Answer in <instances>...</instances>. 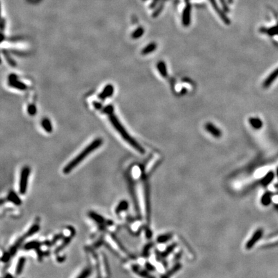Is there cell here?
<instances>
[{
  "mask_svg": "<svg viewBox=\"0 0 278 278\" xmlns=\"http://www.w3.org/2000/svg\"><path fill=\"white\" fill-rule=\"evenodd\" d=\"M103 144V140L101 139H97L92 142L88 146H86L80 153L78 154L73 160L64 167L63 173L65 174H68L73 171L79 164L89 155L94 151L96 149L99 148Z\"/></svg>",
  "mask_w": 278,
  "mask_h": 278,
  "instance_id": "1",
  "label": "cell"
},
{
  "mask_svg": "<svg viewBox=\"0 0 278 278\" xmlns=\"http://www.w3.org/2000/svg\"><path fill=\"white\" fill-rule=\"evenodd\" d=\"M109 119L111 122L113 126L115 128V130L119 133L121 136L122 137V139L126 142L127 143L132 147L134 149L137 150L138 152L140 153H144L145 151L139 143L134 140L132 137L130 135V134L125 130V129L123 127V125L119 121V120L117 119V117L113 113L109 115Z\"/></svg>",
  "mask_w": 278,
  "mask_h": 278,
  "instance_id": "2",
  "label": "cell"
},
{
  "mask_svg": "<svg viewBox=\"0 0 278 278\" xmlns=\"http://www.w3.org/2000/svg\"><path fill=\"white\" fill-rule=\"evenodd\" d=\"M30 173V169L28 166H25L21 169L19 185V191L21 194H25L26 193Z\"/></svg>",
  "mask_w": 278,
  "mask_h": 278,
  "instance_id": "3",
  "label": "cell"
},
{
  "mask_svg": "<svg viewBox=\"0 0 278 278\" xmlns=\"http://www.w3.org/2000/svg\"><path fill=\"white\" fill-rule=\"evenodd\" d=\"M263 235V230L262 229H257L249 240L247 242L245 245V248L247 250H250L253 248L257 242L262 238Z\"/></svg>",
  "mask_w": 278,
  "mask_h": 278,
  "instance_id": "4",
  "label": "cell"
},
{
  "mask_svg": "<svg viewBox=\"0 0 278 278\" xmlns=\"http://www.w3.org/2000/svg\"><path fill=\"white\" fill-rule=\"evenodd\" d=\"M8 83H9V85L13 88L21 89V90H25L27 89V86L25 84L23 83L22 82L19 81L17 80V77L14 74H11L8 78Z\"/></svg>",
  "mask_w": 278,
  "mask_h": 278,
  "instance_id": "5",
  "label": "cell"
},
{
  "mask_svg": "<svg viewBox=\"0 0 278 278\" xmlns=\"http://www.w3.org/2000/svg\"><path fill=\"white\" fill-rule=\"evenodd\" d=\"M114 92V87L112 84H107L104 88L103 91L98 95V98L102 101H104L107 98H109L113 95Z\"/></svg>",
  "mask_w": 278,
  "mask_h": 278,
  "instance_id": "6",
  "label": "cell"
},
{
  "mask_svg": "<svg viewBox=\"0 0 278 278\" xmlns=\"http://www.w3.org/2000/svg\"><path fill=\"white\" fill-rule=\"evenodd\" d=\"M209 2L211 3V5L212 6V7H213V8L215 10V11H216L217 13H218V16L220 17V18L225 22L226 24H229V20L228 19V17L226 16V14H224L223 12V11L220 9V8H219V7L218 6V4H217V3L216 2V1H215V0H209Z\"/></svg>",
  "mask_w": 278,
  "mask_h": 278,
  "instance_id": "7",
  "label": "cell"
},
{
  "mask_svg": "<svg viewBox=\"0 0 278 278\" xmlns=\"http://www.w3.org/2000/svg\"><path fill=\"white\" fill-rule=\"evenodd\" d=\"M205 130H207L209 133H211L212 136H214V137H220L221 135V131L217 128L215 126L214 124H212V123H207V124L205 125Z\"/></svg>",
  "mask_w": 278,
  "mask_h": 278,
  "instance_id": "8",
  "label": "cell"
},
{
  "mask_svg": "<svg viewBox=\"0 0 278 278\" xmlns=\"http://www.w3.org/2000/svg\"><path fill=\"white\" fill-rule=\"evenodd\" d=\"M277 77H278V68L276 69L273 72L269 75V76L265 79L263 83V87L268 88L270 86Z\"/></svg>",
  "mask_w": 278,
  "mask_h": 278,
  "instance_id": "9",
  "label": "cell"
},
{
  "mask_svg": "<svg viewBox=\"0 0 278 278\" xmlns=\"http://www.w3.org/2000/svg\"><path fill=\"white\" fill-rule=\"evenodd\" d=\"M191 19V7L188 5L185 7V10L183 13L182 16V22L185 26H188L190 23Z\"/></svg>",
  "mask_w": 278,
  "mask_h": 278,
  "instance_id": "10",
  "label": "cell"
},
{
  "mask_svg": "<svg viewBox=\"0 0 278 278\" xmlns=\"http://www.w3.org/2000/svg\"><path fill=\"white\" fill-rule=\"evenodd\" d=\"M274 178V173L272 171H269L262 179L261 184L264 187L267 186L268 185H269L272 182Z\"/></svg>",
  "mask_w": 278,
  "mask_h": 278,
  "instance_id": "11",
  "label": "cell"
},
{
  "mask_svg": "<svg viewBox=\"0 0 278 278\" xmlns=\"http://www.w3.org/2000/svg\"><path fill=\"white\" fill-rule=\"evenodd\" d=\"M272 194L270 192H267L262 196L261 198V203L265 206V207H267L271 204L272 202Z\"/></svg>",
  "mask_w": 278,
  "mask_h": 278,
  "instance_id": "12",
  "label": "cell"
},
{
  "mask_svg": "<svg viewBox=\"0 0 278 278\" xmlns=\"http://www.w3.org/2000/svg\"><path fill=\"white\" fill-rule=\"evenodd\" d=\"M25 262H26V259L24 257H21L19 259L18 262H17V265H16V271H15L16 274L17 276H19V275H20L21 274V272H22V271L23 270L25 264Z\"/></svg>",
  "mask_w": 278,
  "mask_h": 278,
  "instance_id": "13",
  "label": "cell"
},
{
  "mask_svg": "<svg viewBox=\"0 0 278 278\" xmlns=\"http://www.w3.org/2000/svg\"><path fill=\"white\" fill-rule=\"evenodd\" d=\"M250 124L255 130L261 129L263 126V123L262 121L258 118H250L249 120Z\"/></svg>",
  "mask_w": 278,
  "mask_h": 278,
  "instance_id": "14",
  "label": "cell"
},
{
  "mask_svg": "<svg viewBox=\"0 0 278 278\" xmlns=\"http://www.w3.org/2000/svg\"><path fill=\"white\" fill-rule=\"evenodd\" d=\"M8 199L10 202L14 203L17 205H20L21 203V200L14 192L12 191L8 195Z\"/></svg>",
  "mask_w": 278,
  "mask_h": 278,
  "instance_id": "15",
  "label": "cell"
},
{
  "mask_svg": "<svg viewBox=\"0 0 278 278\" xmlns=\"http://www.w3.org/2000/svg\"><path fill=\"white\" fill-rule=\"evenodd\" d=\"M74 234H75V230L72 231V232L71 233L70 236L69 237L66 238L65 239V241H64L63 243H62V244H61V245H60V246L56 249V253H59L60 251H61V250H62V249H63L66 245H68L69 244V243L70 242V241L71 240V239L73 238V237H74Z\"/></svg>",
  "mask_w": 278,
  "mask_h": 278,
  "instance_id": "16",
  "label": "cell"
},
{
  "mask_svg": "<svg viewBox=\"0 0 278 278\" xmlns=\"http://www.w3.org/2000/svg\"><path fill=\"white\" fill-rule=\"evenodd\" d=\"M157 48V44L154 43H151L147 45L144 49L142 50V54L147 55L148 53L153 52Z\"/></svg>",
  "mask_w": 278,
  "mask_h": 278,
  "instance_id": "17",
  "label": "cell"
},
{
  "mask_svg": "<svg viewBox=\"0 0 278 278\" xmlns=\"http://www.w3.org/2000/svg\"><path fill=\"white\" fill-rule=\"evenodd\" d=\"M41 124H42V126H43V129L45 130L47 132L50 133L52 131V125L48 119L44 118V119H43V121L41 122Z\"/></svg>",
  "mask_w": 278,
  "mask_h": 278,
  "instance_id": "18",
  "label": "cell"
},
{
  "mask_svg": "<svg viewBox=\"0 0 278 278\" xmlns=\"http://www.w3.org/2000/svg\"><path fill=\"white\" fill-rule=\"evenodd\" d=\"M128 208V202L125 200H122V202H121L119 203V204L117 206V207L116 208V213L119 214L121 212H122L123 211L127 210Z\"/></svg>",
  "mask_w": 278,
  "mask_h": 278,
  "instance_id": "19",
  "label": "cell"
},
{
  "mask_svg": "<svg viewBox=\"0 0 278 278\" xmlns=\"http://www.w3.org/2000/svg\"><path fill=\"white\" fill-rule=\"evenodd\" d=\"M157 68L159 71V72L160 73V74L162 75L163 77H166L167 76V69H166V64L163 61H160L159 62L158 65H157Z\"/></svg>",
  "mask_w": 278,
  "mask_h": 278,
  "instance_id": "20",
  "label": "cell"
},
{
  "mask_svg": "<svg viewBox=\"0 0 278 278\" xmlns=\"http://www.w3.org/2000/svg\"><path fill=\"white\" fill-rule=\"evenodd\" d=\"M172 238V235L170 234H166L158 236L157 238V242L158 244H164L166 242L168 241L170 239Z\"/></svg>",
  "mask_w": 278,
  "mask_h": 278,
  "instance_id": "21",
  "label": "cell"
},
{
  "mask_svg": "<svg viewBox=\"0 0 278 278\" xmlns=\"http://www.w3.org/2000/svg\"><path fill=\"white\" fill-rule=\"evenodd\" d=\"M144 29H143L142 27H139L134 30L133 32V33L132 34V35H131L132 38L134 39H139L142 36L143 34H144Z\"/></svg>",
  "mask_w": 278,
  "mask_h": 278,
  "instance_id": "22",
  "label": "cell"
},
{
  "mask_svg": "<svg viewBox=\"0 0 278 278\" xmlns=\"http://www.w3.org/2000/svg\"><path fill=\"white\" fill-rule=\"evenodd\" d=\"M180 268H181V265H180V264H176V265H175V266L173 267V268H171V270H170L169 272H167V274H166V275H164V277H169V276H172L173 274H175L176 272H177Z\"/></svg>",
  "mask_w": 278,
  "mask_h": 278,
  "instance_id": "23",
  "label": "cell"
},
{
  "mask_svg": "<svg viewBox=\"0 0 278 278\" xmlns=\"http://www.w3.org/2000/svg\"><path fill=\"white\" fill-rule=\"evenodd\" d=\"M264 32L267 33L268 35H277L278 34V25L276 26H274V27H272L269 29H267L266 31H263Z\"/></svg>",
  "mask_w": 278,
  "mask_h": 278,
  "instance_id": "24",
  "label": "cell"
},
{
  "mask_svg": "<svg viewBox=\"0 0 278 278\" xmlns=\"http://www.w3.org/2000/svg\"><path fill=\"white\" fill-rule=\"evenodd\" d=\"M175 246H176L175 245H171V246L168 247L166 248V250H164V252H162V253L161 254V256H163V257L167 256L169 253H171L172 252V251L173 250V249L175 248Z\"/></svg>",
  "mask_w": 278,
  "mask_h": 278,
  "instance_id": "25",
  "label": "cell"
},
{
  "mask_svg": "<svg viewBox=\"0 0 278 278\" xmlns=\"http://www.w3.org/2000/svg\"><path fill=\"white\" fill-rule=\"evenodd\" d=\"M37 112L36 107H35L34 104H30L28 107V113L30 115H34Z\"/></svg>",
  "mask_w": 278,
  "mask_h": 278,
  "instance_id": "26",
  "label": "cell"
},
{
  "mask_svg": "<svg viewBox=\"0 0 278 278\" xmlns=\"http://www.w3.org/2000/svg\"><path fill=\"white\" fill-rule=\"evenodd\" d=\"M103 111L105 113H107V114L110 115V114H112V113H113V107L112 105L107 106L103 107Z\"/></svg>",
  "mask_w": 278,
  "mask_h": 278,
  "instance_id": "27",
  "label": "cell"
},
{
  "mask_svg": "<svg viewBox=\"0 0 278 278\" xmlns=\"http://www.w3.org/2000/svg\"><path fill=\"white\" fill-rule=\"evenodd\" d=\"M90 273H91L90 270H89V268H87V269H86V270H84L81 274H80L78 277H85L88 276L89 274H90Z\"/></svg>",
  "mask_w": 278,
  "mask_h": 278,
  "instance_id": "28",
  "label": "cell"
},
{
  "mask_svg": "<svg viewBox=\"0 0 278 278\" xmlns=\"http://www.w3.org/2000/svg\"><path fill=\"white\" fill-rule=\"evenodd\" d=\"M220 2L221 3V5H222V7H223V8L224 9V11H228L229 8L226 4V2L225 1V0H220Z\"/></svg>",
  "mask_w": 278,
  "mask_h": 278,
  "instance_id": "29",
  "label": "cell"
},
{
  "mask_svg": "<svg viewBox=\"0 0 278 278\" xmlns=\"http://www.w3.org/2000/svg\"><path fill=\"white\" fill-rule=\"evenodd\" d=\"M93 105L95 106V107L97 110H101L103 108V106L100 103H97V102H94L93 103Z\"/></svg>",
  "mask_w": 278,
  "mask_h": 278,
  "instance_id": "30",
  "label": "cell"
},
{
  "mask_svg": "<svg viewBox=\"0 0 278 278\" xmlns=\"http://www.w3.org/2000/svg\"><path fill=\"white\" fill-rule=\"evenodd\" d=\"M5 20H4L3 18H2V22H1V28H2V30H3V29H4V27H5Z\"/></svg>",
  "mask_w": 278,
  "mask_h": 278,
  "instance_id": "31",
  "label": "cell"
},
{
  "mask_svg": "<svg viewBox=\"0 0 278 278\" xmlns=\"http://www.w3.org/2000/svg\"><path fill=\"white\" fill-rule=\"evenodd\" d=\"M147 267H148V268L149 269V270H150V271H151V270H154V267H153V266H152L151 264L147 265Z\"/></svg>",
  "mask_w": 278,
  "mask_h": 278,
  "instance_id": "32",
  "label": "cell"
},
{
  "mask_svg": "<svg viewBox=\"0 0 278 278\" xmlns=\"http://www.w3.org/2000/svg\"><path fill=\"white\" fill-rule=\"evenodd\" d=\"M276 175H277V177H278V168L277 169V171H276Z\"/></svg>",
  "mask_w": 278,
  "mask_h": 278,
  "instance_id": "33",
  "label": "cell"
},
{
  "mask_svg": "<svg viewBox=\"0 0 278 278\" xmlns=\"http://www.w3.org/2000/svg\"><path fill=\"white\" fill-rule=\"evenodd\" d=\"M228 2L229 3H232V0H228Z\"/></svg>",
  "mask_w": 278,
  "mask_h": 278,
  "instance_id": "34",
  "label": "cell"
}]
</instances>
